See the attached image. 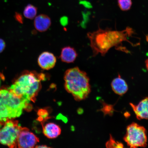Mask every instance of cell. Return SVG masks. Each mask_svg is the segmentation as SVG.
<instances>
[{
  "label": "cell",
  "mask_w": 148,
  "mask_h": 148,
  "mask_svg": "<svg viewBox=\"0 0 148 148\" xmlns=\"http://www.w3.org/2000/svg\"><path fill=\"white\" fill-rule=\"evenodd\" d=\"M134 33V29L130 27L121 31L112 30L108 28L103 29L99 27L97 31L88 33L87 36L90 40L92 56H96L99 53L104 56L109 50L113 47L118 50L129 53L128 50L122 46L123 42H128L134 46L135 44L128 39L133 37Z\"/></svg>",
  "instance_id": "cell-1"
},
{
  "label": "cell",
  "mask_w": 148,
  "mask_h": 148,
  "mask_svg": "<svg viewBox=\"0 0 148 148\" xmlns=\"http://www.w3.org/2000/svg\"><path fill=\"white\" fill-rule=\"evenodd\" d=\"M45 78L43 73L34 71H24L8 90L28 103L34 102L41 89V81Z\"/></svg>",
  "instance_id": "cell-2"
},
{
  "label": "cell",
  "mask_w": 148,
  "mask_h": 148,
  "mask_svg": "<svg viewBox=\"0 0 148 148\" xmlns=\"http://www.w3.org/2000/svg\"><path fill=\"white\" fill-rule=\"evenodd\" d=\"M64 88L76 101L83 100L90 92V79L86 72L75 67L68 69L64 73Z\"/></svg>",
  "instance_id": "cell-3"
},
{
  "label": "cell",
  "mask_w": 148,
  "mask_h": 148,
  "mask_svg": "<svg viewBox=\"0 0 148 148\" xmlns=\"http://www.w3.org/2000/svg\"><path fill=\"white\" fill-rule=\"evenodd\" d=\"M29 103L15 95L8 89L0 90V121L19 117L23 110H30Z\"/></svg>",
  "instance_id": "cell-4"
},
{
  "label": "cell",
  "mask_w": 148,
  "mask_h": 148,
  "mask_svg": "<svg viewBox=\"0 0 148 148\" xmlns=\"http://www.w3.org/2000/svg\"><path fill=\"white\" fill-rule=\"evenodd\" d=\"M23 127L13 119L0 121V143L11 148L17 147V140Z\"/></svg>",
  "instance_id": "cell-5"
},
{
  "label": "cell",
  "mask_w": 148,
  "mask_h": 148,
  "mask_svg": "<svg viewBox=\"0 0 148 148\" xmlns=\"http://www.w3.org/2000/svg\"><path fill=\"white\" fill-rule=\"evenodd\" d=\"M124 140L131 148L145 147L147 145L146 130L137 123H131L127 127Z\"/></svg>",
  "instance_id": "cell-6"
},
{
  "label": "cell",
  "mask_w": 148,
  "mask_h": 148,
  "mask_svg": "<svg viewBox=\"0 0 148 148\" xmlns=\"http://www.w3.org/2000/svg\"><path fill=\"white\" fill-rule=\"evenodd\" d=\"M39 139L29 129L23 127L18 137L17 145L18 148H31L34 147Z\"/></svg>",
  "instance_id": "cell-7"
},
{
  "label": "cell",
  "mask_w": 148,
  "mask_h": 148,
  "mask_svg": "<svg viewBox=\"0 0 148 148\" xmlns=\"http://www.w3.org/2000/svg\"><path fill=\"white\" fill-rule=\"evenodd\" d=\"M57 59L55 55L49 52L45 51L39 56L38 62L39 66L42 69L49 70L54 67Z\"/></svg>",
  "instance_id": "cell-8"
},
{
  "label": "cell",
  "mask_w": 148,
  "mask_h": 148,
  "mask_svg": "<svg viewBox=\"0 0 148 148\" xmlns=\"http://www.w3.org/2000/svg\"><path fill=\"white\" fill-rule=\"evenodd\" d=\"M130 105L138 119H148V97L142 100L137 105L132 103Z\"/></svg>",
  "instance_id": "cell-9"
},
{
  "label": "cell",
  "mask_w": 148,
  "mask_h": 148,
  "mask_svg": "<svg viewBox=\"0 0 148 148\" xmlns=\"http://www.w3.org/2000/svg\"><path fill=\"white\" fill-rule=\"evenodd\" d=\"M51 25V19L46 15L40 14L34 18L35 28L40 32H44L47 31L50 27Z\"/></svg>",
  "instance_id": "cell-10"
},
{
  "label": "cell",
  "mask_w": 148,
  "mask_h": 148,
  "mask_svg": "<svg viewBox=\"0 0 148 148\" xmlns=\"http://www.w3.org/2000/svg\"><path fill=\"white\" fill-rule=\"evenodd\" d=\"M111 86L113 91L119 95H123L125 94L128 89L126 82L119 75L112 80L111 83Z\"/></svg>",
  "instance_id": "cell-11"
},
{
  "label": "cell",
  "mask_w": 148,
  "mask_h": 148,
  "mask_svg": "<svg viewBox=\"0 0 148 148\" xmlns=\"http://www.w3.org/2000/svg\"><path fill=\"white\" fill-rule=\"evenodd\" d=\"M77 56V53L74 48L66 46L62 49L60 58L62 62L71 63L75 62Z\"/></svg>",
  "instance_id": "cell-12"
},
{
  "label": "cell",
  "mask_w": 148,
  "mask_h": 148,
  "mask_svg": "<svg viewBox=\"0 0 148 148\" xmlns=\"http://www.w3.org/2000/svg\"><path fill=\"white\" fill-rule=\"evenodd\" d=\"M43 133L46 137L50 139L56 138L61 133V129L59 125L53 123H49L43 127Z\"/></svg>",
  "instance_id": "cell-13"
},
{
  "label": "cell",
  "mask_w": 148,
  "mask_h": 148,
  "mask_svg": "<svg viewBox=\"0 0 148 148\" xmlns=\"http://www.w3.org/2000/svg\"><path fill=\"white\" fill-rule=\"evenodd\" d=\"M37 13V8L31 4H28L26 6L23 11L24 16L29 19H34L36 17Z\"/></svg>",
  "instance_id": "cell-14"
},
{
  "label": "cell",
  "mask_w": 148,
  "mask_h": 148,
  "mask_svg": "<svg viewBox=\"0 0 148 148\" xmlns=\"http://www.w3.org/2000/svg\"><path fill=\"white\" fill-rule=\"evenodd\" d=\"M118 6L123 11L129 10L132 5L131 0H118Z\"/></svg>",
  "instance_id": "cell-15"
},
{
  "label": "cell",
  "mask_w": 148,
  "mask_h": 148,
  "mask_svg": "<svg viewBox=\"0 0 148 148\" xmlns=\"http://www.w3.org/2000/svg\"><path fill=\"white\" fill-rule=\"evenodd\" d=\"M105 115H112L114 113V109L112 105L106 104L105 103H103V107L101 110Z\"/></svg>",
  "instance_id": "cell-16"
},
{
  "label": "cell",
  "mask_w": 148,
  "mask_h": 148,
  "mask_svg": "<svg viewBox=\"0 0 148 148\" xmlns=\"http://www.w3.org/2000/svg\"><path fill=\"white\" fill-rule=\"evenodd\" d=\"M106 145L107 148L123 147V144L116 141L111 136H110V140L107 142Z\"/></svg>",
  "instance_id": "cell-17"
},
{
  "label": "cell",
  "mask_w": 148,
  "mask_h": 148,
  "mask_svg": "<svg viewBox=\"0 0 148 148\" xmlns=\"http://www.w3.org/2000/svg\"><path fill=\"white\" fill-rule=\"evenodd\" d=\"M38 114L40 116V118L42 120L47 118L48 116V112L47 111L45 110H40L38 111Z\"/></svg>",
  "instance_id": "cell-18"
},
{
  "label": "cell",
  "mask_w": 148,
  "mask_h": 148,
  "mask_svg": "<svg viewBox=\"0 0 148 148\" xmlns=\"http://www.w3.org/2000/svg\"><path fill=\"white\" fill-rule=\"evenodd\" d=\"M5 46V42L2 39L0 38V53L4 51Z\"/></svg>",
  "instance_id": "cell-19"
},
{
  "label": "cell",
  "mask_w": 148,
  "mask_h": 148,
  "mask_svg": "<svg viewBox=\"0 0 148 148\" xmlns=\"http://www.w3.org/2000/svg\"><path fill=\"white\" fill-rule=\"evenodd\" d=\"M15 17L16 19L17 20V21L18 22L21 23H23V19L21 15L18 13H16L15 14Z\"/></svg>",
  "instance_id": "cell-20"
},
{
  "label": "cell",
  "mask_w": 148,
  "mask_h": 148,
  "mask_svg": "<svg viewBox=\"0 0 148 148\" xmlns=\"http://www.w3.org/2000/svg\"><path fill=\"white\" fill-rule=\"evenodd\" d=\"M82 4H83L84 6L87 7H90L91 6V5L89 3H88V2L86 1H82Z\"/></svg>",
  "instance_id": "cell-21"
},
{
  "label": "cell",
  "mask_w": 148,
  "mask_h": 148,
  "mask_svg": "<svg viewBox=\"0 0 148 148\" xmlns=\"http://www.w3.org/2000/svg\"><path fill=\"white\" fill-rule=\"evenodd\" d=\"M35 147L36 148H48L47 146L46 145H40V146H36V147Z\"/></svg>",
  "instance_id": "cell-22"
},
{
  "label": "cell",
  "mask_w": 148,
  "mask_h": 148,
  "mask_svg": "<svg viewBox=\"0 0 148 148\" xmlns=\"http://www.w3.org/2000/svg\"><path fill=\"white\" fill-rule=\"evenodd\" d=\"M145 63L146 67V68H147L148 71V58L147 59V60H145Z\"/></svg>",
  "instance_id": "cell-23"
},
{
  "label": "cell",
  "mask_w": 148,
  "mask_h": 148,
  "mask_svg": "<svg viewBox=\"0 0 148 148\" xmlns=\"http://www.w3.org/2000/svg\"><path fill=\"white\" fill-rule=\"evenodd\" d=\"M1 77H0V86H1Z\"/></svg>",
  "instance_id": "cell-24"
}]
</instances>
